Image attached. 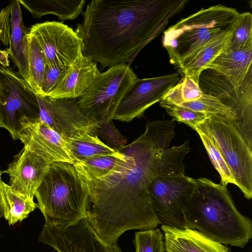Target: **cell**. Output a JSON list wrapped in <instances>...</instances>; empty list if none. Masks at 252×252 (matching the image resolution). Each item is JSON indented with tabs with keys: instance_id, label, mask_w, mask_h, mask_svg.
<instances>
[{
	"instance_id": "ffe728a7",
	"label": "cell",
	"mask_w": 252,
	"mask_h": 252,
	"mask_svg": "<svg viewBox=\"0 0 252 252\" xmlns=\"http://www.w3.org/2000/svg\"><path fill=\"white\" fill-rule=\"evenodd\" d=\"M234 30L212 39L183 60L178 67L180 74L189 76L198 84L199 75L204 67L229 47Z\"/></svg>"
},
{
	"instance_id": "3957f363",
	"label": "cell",
	"mask_w": 252,
	"mask_h": 252,
	"mask_svg": "<svg viewBox=\"0 0 252 252\" xmlns=\"http://www.w3.org/2000/svg\"><path fill=\"white\" fill-rule=\"evenodd\" d=\"M187 226L224 245L243 248L252 238V222L237 210L226 186L195 179L185 211Z\"/></svg>"
},
{
	"instance_id": "484cf974",
	"label": "cell",
	"mask_w": 252,
	"mask_h": 252,
	"mask_svg": "<svg viewBox=\"0 0 252 252\" xmlns=\"http://www.w3.org/2000/svg\"><path fill=\"white\" fill-rule=\"evenodd\" d=\"M195 131L199 135L213 166L220 176V183L226 187L228 184L236 185V182L228 165L211 135L199 125L196 127Z\"/></svg>"
},
{
	"instance_id": "9c48e42d",
	"label": "cell",
	"mask_w": 252,
	"mask_h": 252,
	"mask_svg": "<svg viewBox=\"0 0 252 252\" xmlns=\"http://www.w3.org/2000/svg\"><path fill=\"white\" fill-rule=\"evenodd\" d=\"M195 185V179L185 174L158 176L149 186L154 212L160 224L187 228L185 211Z\"/></svg>"
},
{
	"instance_id": "603a6c76",
	"label": "cell",
	"mask_w": 252,
	"mask_h": 252,
	"mask_svg": "<svg viewBox=\"0 0 252 252\" xmlns=\"http://www.w3.org/2000/svg\"><path fill=\"white\" fill-rule=\"evenodd\" d=\"M126 156L121 152L117 155H99L87 158L75 162L73 165L85 181H90L107 175L126 161Z\"/></svg>"
},
{
	"instance_id": "7a4b0ae2",
	"label": "cell",
	"mask_w": 252,
	"mask_h": 252,
	"mask_svg": "<svg viewBox=\"0 0 252 252\" xmlns=\"http://www.w3.org/2000/svg\"><path fill=\"white\" fill-rule=\"evenodd\" d=\"M189 0H93L75 32L85 56L102 68L130 65L139 53L164 31Z\"/></svg>"
},
{
	"instance_id": "d6a6232c",
	"label": "cell",
	"mask_w": 252,
	"mask_h": 252,
	"mask_svg": "<svg viewBox=\"0 0 252 252\" xmlns=\"http://www.w3.org/2000/svg\"><path fill=\"white\" fill-rule=\"evenodd\" d=\"M202 94L203 92L198 84L189 76L184 75L183 78L181 79L182 102L197 100L202 96Z\"/></svg>"
},
{
	"instance_id": "2e32d148",
	"label": "cell",
	"mask_w": 252,
	"mask_h": 252,
	"mask_svg": "<svg viewBox=\"0 0 252 252\" xmlns=\"http://www.w3.org/2000/svg\"><path fill=\"white\" fill-rule=\"evenodd\" d=\"M49 164L42 158L24 147L2 173L8 174L9 185L13 191L33 198Z\"/></svg>"
},
{
	"instance_id": "7402d4cb",
	"label": "cell",
	"mask_w": 252,
	"mask_h": 252,
	"mask_svg": "<svg viewBox=\"0 0 252 252\" xmlns=\"http://www.w3.org/2000/svg\"><path fill=\"white\" fill-rule=\"evenodd\" d=\"M64 139L75 162L92 157L121 153L103 142L92 130H78Z\"/></svg>"
},
{
	"instance_id": "d6986e66",
	"label": "cell",
	"mask_w": 252,
	"mask_h": 252,
	"mask_svg": "<svg viewBox=\"0 0 252 252\" xmlns=\"http://www.w3.org/2000/svg\"><path fill=\"white\" fill-rule=\"evenodd\" d=\"M9 4L11 6V30L8 53L18 69L17 72L29 86L28 42L29 30L24 24L19 0H10Z\"/></svg>"
},
{
	"instance_id": "8992f818",
	"label": "cell",
	"mask_w": 252,
	"mask_h": 252,
	"mask_svg": "<svg viewBox=\"0 0 252 252\" xmlns=\"http://www.w3.org/2000/svg\"><path fill=\"white\" fill-rule=\"evenodd\" d=\"M200 124L211 135L228 165L237 186L248 199L252 197V148L239 132L236 119L209 115Z\"/></svg>"
},
{
	"instance_id": "e575fe53",
	"label": "cell",
	"mask_w": 252,
	"mask_h": 252,
	"mask_svg": "<svg viewBox=\"0 0 252 252\" xmlns=\"http://www.w3.org/2000/svg\"><path fill=\"white\" fill-rule=\"evenodd\" d=\"M2 172L0 170V218L3 217V206H2V199H1V175Z\"/></svg>"
},
{
	"instance_id": "cb8c5ba5",
	"label": "cell",
	"mask_w": 252,
	"mask_h": 252,
	"mask_svg": "<svg viewBox=\"0 0 252 252\" xmlns=\"http://www.w3.org/2000/svg\"><path fill=\"white\" fill-rule=\"evenodd\" d=\"M1 194L3 217L9 225L22 221L37 207L33 198L15 193L9 185L2 181Z\"/></svg>"
},
{
	"instance_id": "30bf717a",
	"label": "cell",
	"mask_w": 252,
	"mask_h": 252,
	"mask_svg": "<svg viewBox=\"0 0 252 252\" xmlns=\"http://www.w3.org/2000/svg\"><path fill=\"white\" fill-rule=\"evenodd\" d=\"M0 79L5 96L0 101V128L10 133L13 140L19 138L24 118H39L37 94L17 72L0 66Z\"/></svg>"
},
{
	"instance_id": "f1b7e54d",
	"label": "cell",
	"mask_w": 252,
	"mask_h": 252,
	"mask_svg": "<svg viewBox=\"0 0 252 252\" xmlns=\"http://www.w3.org/2000/svg\"><path fill=\"white\" fill-rule=\"evenodd\" d=\"M133 243L135 252H165L163 233L159 228L136 232Z\"/></svg>"
},
{
	"instance_id": "7c38bea8",
	"label": "cell",
	"mask_w": 252,
	"mask_h": 252,
	"mask_svg": "<svg viewBox=\"0 0 252 252\" xmlns=\"http://www.w3.org/2000/svg\"><path fill=\"white\" fill-rule=\"evenodd\" d=\"M175 72L159 76L137 78L121 100L113 120L129 122L142 117L150 107L159 102L181 80Z\"/></svg>"
},
{
	"instance_id": "277c9868",
	"label": "cell",
	"mask_w": 252,
	"mask_h": 252,
	"mask_svg": "<svg viewBox=\"0 0 252 252\" xmlns=\"http://www.w3.org/2000/svg\"><path fill=\"white\" fill-rule=\"evenodd\" d=\"M35 196L47 225L65 228L88 217L89 188L73 164L50 163Z\"/></svg>"
},
{
	"instance_id": "4dcf8cb0",
	"label": "cell",
	"mask_w": 252,
	"mask_h": 252,
	"mask_svg": "<svg viewBox=\"0 0 252 252\" xmlns=\"http://www.w3.org/2000/svg\"><path fill=\"white\" fill-rule=\"evenodd\" d=\"M95 133L102 138L107 145L115 150L125 146L127 141L115 127L112 120L97 122Z\"/></svg>"
},
{
	"instance_id": "d4e9b609",
	"label": "cell",
	"mask_w": 252,
	"mask_h": 252,
	"mask_svg": "<svg viewBox=\"0 0 252 252\" xmlns=\"http://www.w3.org/2000/svg\"><path fill=\"white\" fill-rule=\"evenodd\" d=\"M28 66L29 86L38 95H41L42 82L46 62L41 50L34 37L28 33Z\"/></svg>"
},
{
	"instance_id": "4fadbf2b",
	"label": "cell",
	"mask_w": 252,
	"mask_h": 252,
	"mask_svg": "<svg viewBox=\"0 0 252 252\" xmlns=\"http://www.w3.org/2000/svg\"><path fill=\"white\" fill-rule=\"evenodd\" d=\"M38 240L57 252H122L117 243L104 242L87 218L65 228L45 223Z\"/></svg>"
},
{
	"instance_id": "d590c367",
	"label": "cell",
	"mask_w": 252,
	"mask_h": 252,
	"mask_svg": "<svg viewBox=\"0 0 252 252\" xmlns=\"http://www.w3.org/2000/svg\"><path fill=\"white\" fill-rule=\"evenodd\" d=\"M5 96V91L3 87L1 81L0 79V101L4 98Z\"/></svg>"
},
{
	"instance_id": "6da1fadb",
	"label": "cell",
	"mask_w": 252,
	"mask_h": 252,
	"mask_svg": "<svg viewBox=\"0 0 252 252\" xmlns=\"http://www.w3.org/2000/svg\"><path fill=\"white\" fill-rule=\"evenodd\" d=\"M173 120L148 122L144 132L118 150L126 161L107 175L85 181L90 193L87 219L106 243H116L126 231L156 228L160 222L149 193L158 176L185 174L189 140L169 148L175 135Z\"/></svg>"
},
{
	"instance_id": "4316f807",
	"label": "cell",
	"mask_w": 252,
	"mask_h": 252,
	"mask_svg": "<svg viewBox=\"0 0 252 252\" xmlns=\"http://www.w3.org/2000/svg\"><path fill=\"white\" fill-rule=\"evenodd\" d=\"M192 110L209 115H220L236 119V114L230 107L224 104L217 97L203 93L198 100L176 104Z\"/></svg>"
},
{
	"instance_id": "836d02e7",
	"label": "cell",
	"mask_w": 252,
	"mask_h": 252,
	"mask_svg": "<svg viewBox=\"0 0 252 252\" xmlns=\"http://www.w3.org/2000/svg\"><path fill=\"white\" fill-rule=\"evenodd\" d=\"M11 6L8 4L0 12V36L3 44H9L10 38Z\"/></svg>"
},
{
	"instance_id": "ac0fdd59",
	"label": "cell",
	"mask_w": 252,
	"mask_h": 252,
	"mask_svg": "<svg viewBox=\"0 0 252 252\" xmlns=\"http://www.w3.org/2000/svg\"><path fill=\"white\" fill-rule=\"evenodd\" d=\"M165 252H230V249L198 231L161 225Z\"/></svg>"
},
{
	"instance_id": "e0dca14e",
	"label": "cell",
	"mask_w": 252,
	"mask_h": 252,
	"mask_svg": "<svg viewBox=\"0 0 252 252\" xmlns=\"http://www.w3.org/2000/svg\"><path fill=\"white\" fill-rule=\"evenodd\" d=\"M99 72L96 63L83 54L70 66L47 96L77 98L84 94Z\"/></svg>"
},
{
	"instance_id": "5b68a950",
	"label": "cell",
	"mask_w": 252,
	"mask_h": 252,
	"mask_svg": "<svg viewBox=\"0 0 252 252\" xmlns=\"http://www.w3.org/2000/svg\"><path fill=\"white\" fill-rule=\"evenodd\" d=\"M240 14L235 8L218 4L202 8L164 30L162 43L170 63L178 68L212 39L235 30Z\"/></svg>"
},
{
	"instance_id": "52a82bcc",
	"label": "cell",
	"mask_w": 252,
	"mask_h": 252,
	"mask_svg": "<svg viewBox=\"0 0 252 252\" xmlns=\"http://www.w3.org/2000/svg\"><path fill=\"white\" fill-rule=\"evenodd\" d=\"M137 78L127 64L115 65L104 72H100L77 98L80 111L95 123L113 120L121 100Z\"/></svg>"
},
{
	"instance_id": "9a60e30c",
	"label": "cell",
	"mask_w": 252,
	"mask_h": 252,
	"mask_svg": "<svg viewBox=\"0 0 252 252\" xmlns=\"http://www.w3.org/2000/svg\"><path fill=\"white\" fill-rule=\"evenodd\" d=\"M39 119L64 138L71 137L77 131H94L95 123L85 116L80 111L77 98H53L37 95Z\"/></svg>"
},
{
	"instance_id": "44dd1931",
	"label": "cell",
	"mask_w": 252,
	"mask_h": 252,
	"mask_svg": "<svg viewBox=\"0 0 252 252\" xmlns=\"http://www.w3.org/2000/svg\"><path fill=\"white\" fill-rule=\"evenodd\" d=\"M34 18L54 14L62 21L74 20L82 12L85 0H18Z\"/></svg>"
},
{
	"instance_id": "8fae6325",
	"label": "cell",
	"mask_w": 252,
	"mask_h": 252,
	"mask_svg": "<svg viewBox=\"0 0 252 252\" xmlns=\"http://www.w3.org/2000/svg\"><path fill=\"white\" fill-rule=\"evenodd\" d=\"M29 33L39 45L46 65L69 67L83 55L82 39L63 23L46 21L35 24Z\"/></svg>"
},
{
	"instance_id": "1f68e13d",
	"label": "cell",
	"mask_w": 252,
	"mask_h": 252,
	"mask_svg": "<svg viewBox=\"0 0 252 252\" xmlns=\"http://www.w3.org/2000/svg\"><path fill=\"white\" fill-rule=\"evenodd\" d=\"M69 67L46 65L42 82L40 96H47L57 86Z\"/></svg>"
},
{
	"instance_id": "ba28073f",
	"label": "cell",
	"mask_w": 252,
	"mask_h": 252,
	"mask_svg": "<svg viewBox=\"0 0 252 252\" xmlns=\"http://www.w3.org/2000/svg\"><path fill=\"white\" fill-rule=\"evenodd\" d=\"M198 85L204 94L214 96L236 114L238 129L252 146V80L239 86L222 74L210 68L200 73Z\"/></svg>"
},
{
	"instance_id": "f546056e",
	"label": "cell",
	"mask_w": 252,
	"mask_h": 252,
	"mask_svg": "<svg viewBox=\"0 0 252 252\" xmlns=\"http://www.w3.org/2000/svg\"><path fill=\"white\" fill-rule=\"evenodd\" d=\"M160 106L165 109L173 120L185 123L193 129L202 124L208 118L205 113L195 111L161 99Z\"/></svg>"
},
{
	"instance_id": "83f0119b",
	"label": "cell",
	"mask_w": 252,
	"mask_h": 252,
	"mask_svg": "<svg viewBox=\"0 0 252 252\" xmlns=\"http://www.w3.org/2000/svg\"><path fill=\"white\" fill-rule=\"evenodd\" d=\"M229 48L236 51L252 48L251 13L246 12L240 14Z\"/></svg>"
},
{
	"instance_id": "5bb4252c",
	"label": "cell",
	"mask_w": 252,
	"mask_h": 252,
	"mask_svg": "<svg viewBox=\"0 0 252 252\" xmlns=\"http://www.w3.org/2000/svg\"><path fill=\"white\" fill-rule=\"evenodd\" d=\"M19 138L24 147L36 154L48 163L57 162L75 163L65 140L39 118H24Z\"/></svg>"
}]
</instances>
